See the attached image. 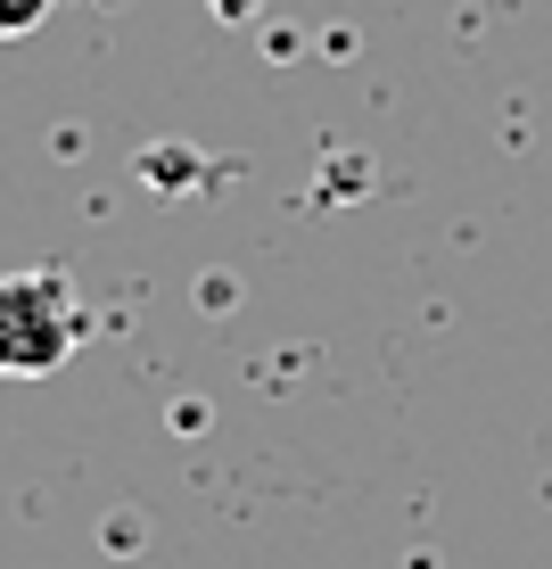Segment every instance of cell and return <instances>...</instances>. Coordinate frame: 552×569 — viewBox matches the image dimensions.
Returning a JSON list of instances; mask_svg holds the SVG:
<instances>
[{
    "mask_svg": "<svg viewBox=\"0 0 552 569\" xmlns=\"http://www.w3.org/2000/svg\"><path fill=\"white\" fill-rule=\"evenodd\" d=\"M83 339V306H74L67 272H9L0 281V371L9 380H50Z\"/></svg>",
    "mask_w": 552,
    "mask_h": 569,
    "instance_id": "cell-1",
    "label": "cell"
},
{
    "mask_svg": "<svg viewBox=\"0 0 552 569\" xmlns=\"http://www.w3.org/2000/svg\"><path fill=\"white\" fill-rule=\"evenodd\" d=\"M42 17H50V0H0V33H26Z\"/></svg>",
    "mask_w": 552,
    "mask_h": 569,
    "instance_id": "cell-2",
    "label": "cell"
}]
</instances>
